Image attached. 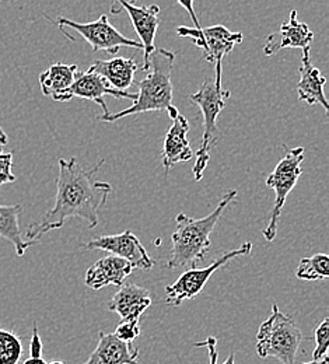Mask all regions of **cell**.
<instances>
[{
  "instance_id": "1",
  "label": "cell",
  "mask_w": 329,
  "mask_h": 364,
  "mask_svg": "<svg viewBox=\"0 0 329 364\" xmlns=\"http://www.w3.org/2000/svg\"><path fill=\"white\" fill-rule=\"evenodd\" d=\"M104 163L105 160L101 159L95 167L85 170L76 159H59L55 205L40 222L27 228L26 240L38 242L47 232L63 228L72 218L86 220L89 228H97L98 212L112 192L111 183L93 180Z\"/></svg>"
},
{
  "instance_id": "2",
  "label": "cell",
  "mask_w": 329,
  "mask_h": 364,
  "mask_svg": "<svg viewBox=\"0 0 329 364\" xmlns=\"http://www.w3.org/2000/svg\"><path fill=\"white\" fill-rule=\"evenodd\" d=\"M237 196L235 189H229L217 208L202 219H192L185 213H178L176 218L177 230L171 235V251L167 262L168 269L195 268L207 255L210 248V234L216 228L225 209Z\"/></svg>"
},
{
  "instance_id": "3",
  "label": "cell",
  "mask_w": 329,
  "mask_h": 364,
  "mask_svg": "<svg viewBox=\"0 0 329 364\" xmlns=\"http://www.w3.org/2000/svg\"><path fill=\"white\" fill-rule=\"evenodd\" d=\"M176 53L168 49H154L150 56V73L136 82L138 98L131 107L121 112H109L99 117V121L112 124L122 118L144 112H161L173 105V68Z\"/></svg>"
},
{
  "instance_id": "4",
  "label": "cell",
  "mask_w": 329,
  "mask_h": 364,
  "mask_svg": "<svg viewBox=\"0 0 329 364\" xmlns=\"http://www.w3.org/2000/svg\"><path fill=\"white\" fill-rule=\"evenodd\" d=\"M303 333L291 316L272 304L271 317L264 321L257 335V352L261 359L274 358L282 364H294Z\"/></svg>"
},
{
  "instance_id": "5",
  "label": "cell",
  "mask_w": 329,
  "mask_h": 364,
  "mask_svg": "<svg viewBox=\"0 0 329 364\" xmlns=\"http://www.w3.org/2000/svg\"><path fill=\"white\" fill-rule=\"evenodd\" d=\"M230 97V91L217 89L210 80H206L199 90L189 95L190 102L199 107L203 117V136L200 147L195 154L196 161L192 168L195 181H200L203 178V173L210 160V149L215 146L219 137L217 118Z\"/></svg>"
},
{
  "instance_id": "6",
  "label": "cell",
  "mask_w": 329,
  "mask_h": 364,
  "mask_svg": "<svg viewBox=\"0 0 329 364\" xmlns=\"http://www.w3.org/2000/svg\"><path fill=\"white\" fill-rule=\"evenodd\" d=\"M304 161V149L294 147L287 150L286 156L278 163L275 170L266 178V185L275 191V205L271 213V220L264 230V237L266 241H274L278 232V223L282 215L283 206L288 193L293 191L303 174L301 163Z\"/></svg>"
},
{
  "instance_id": "7",
  "label": "cell",
  "mask_w": 329,
  "mask_h": 364,
  "mask_svg": "<svg viewBox=\"0 0 329 364\" xmlns=\"http://www.w3.org/2000/svg\"><path fill=\"white\" fill-rule=\"evenodd\" d=\"M180 37L192 40V43L203 50V56L207 62L215 65L216 69V87L222 89V62L226 55H229L235 46L242 43V34L233 33L225 26L212 27H185L177 28Z\"/></svg>"
},
{
  "instance_id": "8",
  "label": "cell",
  "mask_w": 329,
  "mask_h": 364,
  "mask_svg": "<svg viewBox=\"0 0 329 364\" xmlns=\"http://www.w3.org/2000/svg\"><path fill=\"white\" fill-rule=\"evenodd\" d=\"M251 251H252V244L244 242L241 247L219 257L213 264H210L206 268H202V269L190 268L187 272L183 273L173 284H168L166 287L167 304L173 307H178L184 301L196 297L205 289L206 283L209 282L213 273L223 268L225 265H227L229 262H232L235 258L248 255Z\"/></svg>"
},
{
  "instance_id": "9",
  "label": "cell",
  "mask_w": 329,
  "mask_h": 364,
  "mask_svg": "<svg viewBox=\"0 0 329 364\" xmlns=\"http://www.w3.org/2000/svg\"><path fill=\"white\" fill-rule=\"evenodd\" d=\"M58 26L60 28L69 27L79 33L90 46L93 50H104L112 56H117L118 50L124 46L143 49L141 43L131 40L121 34L108 20L107 14H102L98 20L92 23H76L68 18H58Z\"/></svg>"
},
{
  "instance_id": "10",
  "label": "cell",
  "mask_w": 329,
  "mask_h": 364,
  "mask_svg": "<svg viewBox=\"0 0 329 364\" xmlns=\"http://www.w3.org/2000/svg\"><path fill=\"white\" fill-rule=\"evenodd\" d=\"M85 250L90 251H105L111 255L119 257L128 261L132 268L150 271L154 267L153 258L147 254L146 248L143 247L139 238L131 231L126 230L121 234L114 235H99L97 238L90 240L89 242L82 245Z\"/></svg>"
},
{
  "instance_id": "11",
  "label": "cell",
  "mask_w": 329,
  "mask_h": 364,
  "mask_svg": "<svg viewBox=\"0 0 329 364\" xmlns=\"http://www.w3.org/2000/svg\"><path fill=\"white\" fill-rule=\"evenodd\" d=\"M115 4L111 6L112 14H119L121 10H125L131 18V23L141 38L143 46V66L141 70H149L150 56L154 52V40L157 28L160 24V7L157 4L151 6H135L125 0H114Z\"/></svg>"
},
{
  "instance_id": "12",
  "label": "cell",
  "mask_w": 329,
  "mask_h": 364,
  "mask_svg": "<svg viewBox=\"0 0 329 364\" xmlns=\"http://www.w3.org/2000/svg\"><path fill=\"white\" fill-rule=\"evenodd\" d=\"M105 95H111V97H117V98H128L132 101H135L138 98V92L112 89L102 76H99L92 69H87L86 72H80V70L76 72L75 82H73L72 87L69 89L70 100L77 97V98L95 101V104H98L102 108L104 115H107V114H109V109H108L107 102L104 101Z\"/></svg>"
},
{
  "instance_id": "13",
  "label": "cell",
  "mask_w": 329,
  "mask_h": 364,
  "mask_svg": "<svg viewBox=\"0 0 329 364\" xmlns=\"http://www.w3.org/2000/svg\"><path fill=\"white\" fill-rule=\"evenodd\" d=\"M314 40V33L306 23L298 21L297 11L291 10L287 23H283L279 31L272 33L264 46L266 56H274L286 48L308 49Z\"/></svg>"
},
{
  "instance_id": "14",
  "label": "cell",
  "mask_w": 329,
  "mask_h": 364,
  "mask_svg": "<svg viewBox=\"0 0 329 364\" xmlns=\"http://www.w3.org/2000/svg\"><path fill=\"white\" fill-rule=\"evenodd\" d=\"M173 124L164 139L161 163L168 173L176 164L187 163L193 157V151L188 141V119L180 112L171 119Z\"/></svg>"
},
{
  "instance_id": "15",
  "label": "cell",
  "mask_w": 329,
  "mask_h": 364,
  "mask_svg": "<svg viewBox=\"0 0 329 364\" xmlns=\"http://www.w3.org/2000/svg\"><path fill=\"white\" fill-rule=\"evenodd\" d=\"M327 83V77L323 76L318 68H315L310 60V48L303 49V59L300 68V80L297 83L298 100L314 105L318 104L324 108V112L328 115V100L324 92V86Z\"/></svg>"
},
{
  "instance_id": "16",
  "label": "cell",
  "mask_w": 329,
  "mask_h": 364,
  "mask_svg": "<svg viewBox=\"0 0 329 364\" xmlns=\"http://www.w3.org/2000/svg\"><path fill=\"white\" fill-rule=\"evenodd\" d=\"M139 349L134 343L122 342L114 333L99 332L98 345L83 364H139Z\"/></svg>"
},
{
  "instance_id": "17",
  "label": "cell",
  "mask_w": 329,
  "mask_h": 364,
  "mask_svg": "<svg viewBox=\"0 0 329 364\" xmlns=\"http://www.w3.org/2000/svg\"><path fill=\"white\" fill-rule=\"evenodd\" d=\"M132 269L134 268L128 261L115 255H109L97 261L95 265L89 268L86 273V284L95 291L109 284L121 287L132 273Z\"/></svg>"
},
{
  "instance_id": "18",
  "label": "cell",
  "mask_w": 329,
  "mask_h": 364,
  "mask_svg": "<svg viewBox=\"0 0 329 364\" xmlns=\"http://www.w3.org/2000/svg\"><path fill=\"white\" fill-rule=\"evenodd\" d=\"M151 306V297L147 289L128 283L122 284L119 291L108 304V311L118 314L121 319L141 321V314Z\"/></svg>"
},
{
  "instance_id": "19",
  "label": "cell",
  "mask_w": 329,
  "mask_h": 364,
  "mask_svg": "<svg viewBox=\"0 0 329 364\" xmlns=\"http://www.w3.org/2000/svg\"><path fill=\"white\" fill-rule=\"evenodd\" d=\"M115 90L128 91L135 82V73L139 69L134 58L114 56L109 60H95L89 68Z\"/></svg>"
},
{
  "instance_id": "20",
  "label": "cell",
  "mask_w": 329,
  "mask_h": 364,
  "mask_svg": "<svg viewBox=\"0 0 329 364\" xmlns=\"http://www.w3.org/2000/svg\"><path fill=\"white\" fill-rule=\"evenodd\" d=\"M77 65L53 63L44 73L40 75V86L44 95L50 97L53 101L68 102L70 101L69 89L75 82Z\"/></svg>"
},
{
  "instance_id": "21",
  "label": "cell",
  "mask_w": 329,
  "mask_h": 364,
  "mask_svg": "<svg viewBox=\"0 0 329 364\" xmlns=\"http://www.w3.org/2000/svg\"><path fill=\"white\" fill-rule=\"evenodd\" d=\"M21 212V205H0V237L13 244L18 257H24L26 251L37 244L26 240L21 234L18 222Z\"/></svg>"
},
{
  "instance_id": "22",
  "label": "cell",
  "mask_w": 329,
  "mask_h": 364,
  "mask_svg": "<svg viewBox=\"0 0 329 364\" xmlns=\"http://www.w3.org/2000/svg\"><path fill=\"white\" fill-rule=\"evenodd\" d=\"M296 276L301 280L314 282L325 280L329 277V257L327 254H315L303 258L296 269Z\"/></svg>"
},
{
  "instance_id": "23",
  "label": "cell",
  "mask_w": 329,
  "mask_h": 364,
  "mask_svg": "<svg viewBox=\"0 0 329 364\" xmlns=\"http://www.w3.org/2000/svg\"><path fill=\"white\" fill-rule=\"evenodd\" d=\"M21 356V339L14 332L0 328V364H18Z\"/></svg>"
},
{
  "instance_id": "24",
  "label": "cell",
  "mask_w": 329,
  "mask_h": 364,
  "mask_svg": "<svg viewBox=\"0 0 329 364\" xmlns=\"http://www.w3.org/2000/svg\"><path fill=\"white\" fill-rule=\"evenodd\" d=\"M315 349L313 352V360H320L324 356H328L329 319L325 318L314 332Z\"/></svg>"
},
{
  "instance_id": "25",
  "label": "cell",
  "mask_w": 329,
  "mask_h": 364,
  "mask_svg": "<svg viewBox=\"0 0 329 364\" xmlns=\"http://www.w3.org/2000/svg\"><path fill=\"white\" fill-rule=\"evenodd\" d=\"M114 335L118 339H121L122 342L134 343V341L136 338H139V335H141L139 321H136V319H122L121 323L117 326Z\"/></svg>"
},
{
  "instance_id": "26",
  "label": "cell",
  "mask_w": 329,
  "mask_h": 364,
  "mask_svg": "<svg viewBox=\"0 0 329 364\" xmlns=\"http://www.w3.org/2000/svg\"><path fill=\"white\" fill-rule=\"evenodd\" d=\"M11 167H13V153L3 151L0 146V186L17 180L16 176L11 173Z\"/></svg>"
},
{
  "instance_id": "27",
  "label": "cell",
  "mask_w": 329,
  "mask_h": 364,
  "mask_svg": "<svg viewBox=\"0 0 329 364\" xmlns=\"http://www.w3.org/2000/svg\"><path fill=\"white\" fill-rule=\"evenodd\" d=\"M196 348H206L207 353H209V364H217V358H219V352H217V341L215 336H207L206 341L203 342H198L195 343Z\"/></svg>"
},
{
  "instance_id": "28",
  "label": "cell",
  "mask_w": 329,
  "mask_h": 364,
  "mask_svg": "<svg viewBox=\"0 0 329 364\" xmlns=\"http://www.w3.org/2000/svg\"><path fill=\"white\" fill-rule=\"evenodd\" d=\"M176 1H177L183 9H185V10L188 11L189 17L192 18V21H193V24H195V28H200L202 26H200V23H199V18H198L195 10H193V3H195V0H176Z\"/></svg>"
},
{
  "instance_id": "29",
  "label": "cell",
  "mask_w": 329,
  "mask_h": 364,
  "mask_svg": "<svg viewBox=\"0 0 329 364\" xmlns=\"http://www.w3.org/2000/svg\"><path fill=\"white\" fill-rule=\"evenodd\" d=\"M23 364H47V362L43 359V356L41 358H36V356H30L26 362Z\"/></svg>"
},
{
  "instance_id": "30",
  "label": "cell",
  "mask_w": 329,
  "mask_h": 364,
  "mask_svg": "<svg viewBox=\"0 0 329 364\" xmlns=\"http://www.w3.org/2000/svg\"><path fill=\"white\" fill-rule=\"evenodd\" d=\"M7 141H9L7 135H6V132L3 131V128L0 127V146H1V147H3V146H6V144H7Z\"/></svg>"
},
{
  "instance_id": "31",
  "label": "cell",
  "mask_w": 329,
  "mask_h": 364,
  "mask_svg": "<svg viewBox=\"0 0 329 364\" xmlns=\"http://www.w3.org/2000/svg\"><path fill=\"white\" fill-rule=\"evenodd\" d=\"M301 364H329V358L328 356H324V358H323V359H320V360H313V362H310V363Z\"/></svg>"
},
{
  "instance_id": "32",
  "label": "cell",
  "mask_w": 329,
  "mask_h": 364,
  "mask_svg": "<svg viewBox=\"0 0 329 364\" xmlns=\"http://www.w3.org/2000/svg\"><path fill=\"white\" fill-rule=\"evenodd\" d=\"M223 364H235V355L234 353H232L229 358H227V360Z\"/></svg>"
},
{
  "instance_id": "33",
  "label": "cell",
  "mask_w": 329,
  "mask_h": 364,
  "mask_svg": "<svg viewBox=\"0 0 329 364\" xmlns=\"http://www.w3.org/2000/svg\"><path fill=\"white\" fill-rule=\"evenodd\" d=\"M47 364H65L63 362H60V360H55V362H50V363Z\"/></svg>"
},
{
  "instance_id": "34",
  "label": "cell",
  "mask_w": 329,
  "mask_h": 364,
  "mask_svg": "<svg viewBox=\"0 0 329 364\" xmlns=\"http://www.w3.org/2000/svg\"><path fill=\"white\" fill-rule=\"evenodd\" d=\"M125 1H128V3H131V4H135V3L139 1V0H125Z\"/></svg>"
}]
</instances>
